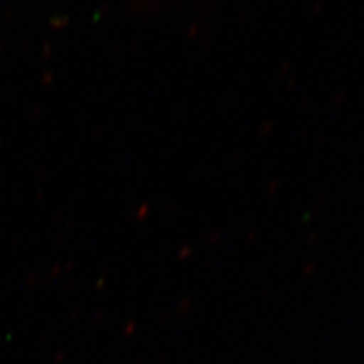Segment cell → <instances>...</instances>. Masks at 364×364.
Instances as JSON below:
<instances>
[]
</instances>
